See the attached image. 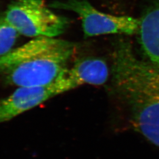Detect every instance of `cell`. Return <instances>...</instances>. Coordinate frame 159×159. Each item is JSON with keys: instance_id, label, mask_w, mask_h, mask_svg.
I'll return each instance as SVG.
<instances>
[{"instance_id": "cell-1", "label": "cell", "mask_w": 159, "mask_h": 159, "mask_svg": "<svg viewBox=\"0 0 159 159\" xmlns=\"http://www.w3.org/2000/svg\"><path fill=\"white\" fill-rule=\"evenodd\" d=\"M111 86L134 127L159 147V66L137 57L127 40L112 54Z\"/></svg>"}, {"instance_id": "cell-2", "label": "cell", "mask_w": 159, "mask_h": 159, "mask_svg": "<svg viewBox=\"0 0 159 159\" xmlns=\"http://www.w3.org/2000/svg\"><path fill=\"white\" fill-rule=\"evenodd\" d=\"M77 48L56 37L34 38L0 57V80L16 87L51 85L67 71Z\"/></svg>"}, {"instance_id": "cell-3", "label": "cell", "mask_w": 159, "mask_h": 159, "mask_svg": "<svg viewBox=\"0 0 159 159\" xmlns=\"http://www.w3.org/2000/svg\"><path fill=\"white\" fill-rule=\"evenodd\" d=\"M4 16L20 34L29 37H57L70 24L67 17L52 11L44 0H14Z\"/></svg>"}, {"instance_id": "cell-4", "label": "cell", "mask_w": 159, "mask_h": 159, "mask_svg": "<svg viewBox=\"0 0 159 159\" xmlns=\"http://www.w3.org/2000/svg\"><path fill=\"white\" fill-rule=\"evenodd\" d=\"M51 8L75 13L80 17L85 38L107 34H137L140 18L128 16H115L97 9L89 0L54 1L48 4Z\"/></svg>"}, {"instance_id": "cell-5", "label": "cell", "mask_w": 159, "mask_h": 159, "mask_svg": "<svg viewBox=\"0 0 159 159\" xmlns=\"http://www.w3.org/2000/svg\"><path fill=\"white\" fill-rule=\"evenodd\" d=\"M55 83L44 87H20L0 100V124L36 107L59 95Z\"/></svg>"}, {"instance_id": "cell-6", "label": "cell", "mask_w": 159, "mask_h": 159, "mask_svg": "<svg viewBox=\"0 0 159 159\" xmlns=\"http://www.w3.org/2000/svg\"><path fill=\"white\" fill-rule=\"evenodd\" d=\"M108 77L109 68L104 60L87 57L76 60L55 84L61 94L84 84L102 85Z\"/></svg>"}, {"instance_id": "cell-7", "label": "cell", "mask_w": 159, "mask_h": 159, "mask_svg": "<svg viewBox=\"0 0 159 159\" xmlns=\"http://www.w3.org/2000/svg\"><path fill=\"white\" fill-rule=\"evenodd\" d=\"M140 20V47L148 60L159 66V0L150 4Z\"/></svg>"}, {"instance_id": "cell-8", "label": "cell", "mask_w": 159, "mask_h": 159, "mask_svg": "<svg viewBox=\"0 0 159 159\" xmlns=\"http://www.w3.org/2000/svg\"><path fill=\"white\" fill-rule=\"evenodd\" d=\"M20 35L16 29L8 21L4 16H0V57L9 53Z\"/></svg>"}]
</instances>
